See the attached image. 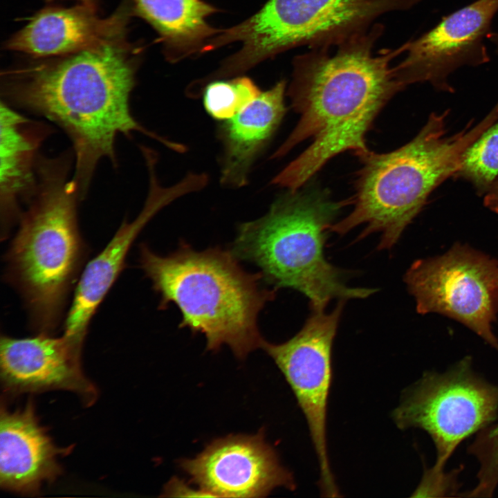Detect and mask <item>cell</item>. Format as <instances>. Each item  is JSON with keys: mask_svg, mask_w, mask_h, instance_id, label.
Listing matches in <instances>:
<instances>
[{"mask_svg": "<svg viewBox=\"0 0 498 498\" xmlns=\"http://www.w3.org/2000/svg\"><path fill=\"white\" fill-rule=\"evenodd\" d=\"M383 26L374 24L331 46H320L295 57L288 95L299 120L272 158L285 156L310 138L311 145L272 181L297 191L331 158L352 151L369 150L366 134L382 108L405 87L391 61L405 51L374 48Z\"/></svg>", "mask_w": 498, "mask_h": 498, "instance_id": "1", "label": "cell"}, {"mask_svg": "<svg viewBox=\"0 0 498 498\" xmlns=\"http://www.w3.org/2000/svg\"><path fill=\"white\" fill-rule=\"evenodd\" d=\"M130 50L127 40L105 44L12 72L5 84L8 100L55 122L70 138L73 180L81 199L101 159L116 165L118 134L140 131L169 148L175 145L145 129L131 113L136 65Z\"/></svg>", "mask_w": 498, "mask_h": 498, "instance_id": "2", "label": "cell"}, {"mask_svg": "<svg viewBox=\"0 0 498 498\" xmlns=\"http://www.w3.org/2000/svg\"><path fill=\"white\" fill-rule=\"evenodd\" d=\"M64 158L37 159L36 185L5 255V278L20 294L37 332L59 326L87 248L77 220V186Z\"/></svg>", "mask_w": 498, "mask_h": 498, "instance_id": "3", "label": "cell"}, {"mask_svg": "<svg viewBox=\"0 0 498 498\" xmlns=\"http://www.w3.org/2000/svg\"><path fill=\"white\" fill-rule=\"evenodd\" d=\"M232 251L219 248L196 251L186 243L170 255L140 247V266L160 295L159 308L170 302L181 313L179 327L206 338V349L226 345L243 359L261 348L257 317L275 298L276 288L261 286V274L243 270Z\"/></svg>", "mask_w": 498, "mask_h": 498, "instance_id": "4", "label": "cell"}, {"mask_svg": "<svg viewBox=\"0 0 498 498\" xmlns=\"http://www.w3.org/2000/svg\"><path fill=\"white\" fill-rule=\"evenodd\" d=\"M449 111L432 113L418 133L385 154L370 150L360 156L353 209L329 231L344 234L365 225L358 239L380 233L378 249H391L421 212L431 192L458 172L467 149L498 120V102L476 125L447 136Z\"/></svg>", "mask_w": 498, "mask_h": 498, "instance_id": "5", "label": "cell"}, {"mask_svg": "<svg viewBox=\"0 0 498 498\" xmlns=\"http://www.w3.org/2000/svg\"><path fill=\"white\" fill-rule=\"evenodd\" d=\"M348 204L351 199L333 201L320 192L289 190L264 216L239 225L231 251L257 266L273 288L304 294L311 311H324L333 299L367 298L377 289L347 286L324 253L330 227Z\"/></svg>", "mask_w": 498, "mask_h": 498, "instance_id": "6", "label": "cell"}, {"mask_svg": "<svg viewBox=\"0 0 498 498\" xmlns=\"http://www.w3.org/2000/svg\"><path fill=\"white\" fill-rule=\"evenodd\" d=\"M424 0H268L254 15L221 30L214 50L239 42L241 47L223 62V77L237 75L261 62L301 46H331L365 31L378 17L407 10Z\"/></svg>", "mask_w": 498, "mask_h": 498, "instance_id": "7", "label": "cell"}, {"mask_svg": "<svg viewBox=\"0 0 498 498\" xmlns=\"http://www.w3.org/2000/svg\"><path fill=\"white\" fill-rule=\"evenodd\" d=\"M498 415V387L477 376L465 358L443 374L425 373L403 393L392 413L401 430L427 432L436 450L434 466L421 481L441 485L448 478L446 462L465 439L489 426Z\"/></svg>", "mask_w": 498, "mask_h": 498, "instance_id": "8", "label": "cell"}, {"mask_svg": "<svg viewBox=\"0 0 498 498\" xmlns=\"http://www.w3.org/2000/svg\"><path fill=\"white\" fill-rule=\"evenodd\" d=\"M404 281L418 313L454 319L498 351L492 330L498 314V261L456 243L443 255L415 261Z\"/></svg>", "mask_w": 498, "mask_h": 498, "instance_id": "9", "label": "cell"}, {"mask_svg": "<svg viewBox=\"0 0 498 498\" xmlns=\"http://www.w3.org/2000/svg\"><path fill=\"white\" fill-rule=\"evenodd\" d=\"M344 302L338 301L329 313L311 311L301 330L287 341L264 340L261 346L282 373L304 415L319 464L320 492L326 497L340 496L329 463L326 422L333 344Z\"/></svg>", "mask_w": 498, "mask_h": 498, "instance_id": "10", "label": "cell"}, {"mask_svg": "<svg viewBox=\"0 0 498 498\" xmlns=\"http://www.w3.org/2000/svg\"><path fill=\"white\" fill-rule=\"evenodd\" d=\"M498 0H475L442 18L430 30L404 44V59L394 66L405 88L429 83L452 93L449 78L463 66L477 67L490 60L485 40L492 32Z\"/></svg>", "mask_w": 498, "mask_h": 498, "instance_id": "11", "label": "cell"}, {"mask_svg": "<svg viewBox=\"0 0 498 498\" xmlns=\"http://www.w3.org/2000/svg\"><path fill=\"white\" fill-rule=\"evenodd\" d=\"M179 465L212 497H264L276 488H296L293 474L282 465L263 432L216 439Z\"/></svg>", "mask_w": 498, "mask_h": 498, "instance_id": "12", "label": "cell"}, {"mask_svg": "<svg viewBox=\"0 0 498 498\" xmlns=\"http://www.w3.org/2000/svg\"><path fill=\"white\" fill-rule=\"evenodd\" d=\"M82 350L63 334L54 337L39 333L24 338L1 335L2 383L15 394L71 391L90 405L97 398V390L82 369Z\"/></svg>", "mask_w": 498, "mask_h": 498, "instance_id": "13", "label": "cell"}, {"mask_svg": "<svg viewBox=\"0 0 498 498\" xmlns=\"http://www.w3.org/2000/svg\"><path fill=\"white\" fill-rule=\"evenodd\" d=\"M149 174V194L140 214L133 221L122 222L105 248L84 266L80 274L63 333L79 345H83L91 318L122 270L127 253L140 232L160 210L189 192L184 181L163 187L157 181L155 169H150Z\"/></svg>", "mask_w": 498, "mask_h": 498, "instance_id": "14", "label": "cell"}, {"mask_svg": "<svg viewBox=\"0 0 498 498\" xmlns=\"http://www.w3.org/2000/svg\"><path fill=\"white\" fill-rule=\"evenodd\" d=\"M128 10L100 17L94 4L48 7L6 42V48L36 57L65 56L127 40Z\"/></svg>", "mask_w": 498, "mask_h": 498, "instance_id": "15", "label": "cell"}, {"mask_svg": "<svg viewBox=\"0 0 498 498\" xmlns=\"http://www.w3.org/2000/svg\"><path fill=\"white\" fill-rule=\"evenodd\" d=\"M71 447H57L42 427L32 401L0 418V484L17 493L34 495L61 474L58 457Z\"/></svg>", "mask_w": 498, "mask_h": 498, "instance_id": "16", "label": "cell"}, {"mask_svg": "<svg viewBox=\"0 0 498 498\" xmlns=\"http://www.w3.org/2000/svg\"><path fill=\"white\" fill-rule=\"evenodd\" d=\"M286 82L281 80L264 91L245 109L219 127L223 146L221 181L241 187L250 168L282 120Z\"/></svg>", "mask_w": 498, "mask_h": 498, "instance_id": "17", "label": "cell"}, {"mask_svg": "<svg viewBox=\"0 0 498 498\" xmlns=\"http://www.w3.org/2000/svg\"><path fill=\"white\" fill-rule=\"evenodd\" d=\"M39 127L1 101L0 105V205L1 239L8 237L21 213L19 199H29L37 181Z\"/></svg>", "mask_w": 498, "mask_h": 498, "instance_id": "18", "label": "cell"}, {"mask_svg": "<svg viewBox=\"0 0 498 498\" xmlns=\"http://www.w3.org/2000/svg\"><path fill=\"white\" fill-rule=\"evenodd\" d=\"M131 1L137 15L160 35L165 55L172 61L202 53L221 30L208 23L216 10L202 0Z\"/></svg>", "mask_w": 498, "mask_h": 498, "instance_id": "19", "label": "cell"}, {"mask_svg": "<svg viewBox=\"0 0 498 498\" xmlns=\"http://www.w3.org/2000/svg\"><path fill=\"white\" fill-rule=\"evenodd\" d=\"M456 176L469 181L481 194L498 181V120L467 149Z\"/></svg>", "mask_w": 498, "mask_h": 498, "instance_id": "20", "label": "cell"}, {"mask_svg": "<svg viewBox=\"0 0 498 498\" xmlns=\"http://www.w3.org/2000/svg\"><path fill=\"white\" fill-rule=\"evenodd\" d=\"M261 93L255 83L247 77L216 81L206 86L203 104L212 118L226 120L241 111Z\"/></svg>", "mask_w": 498, "mask_h": 498, "instance_id": "21", "label": "cell"}, {"mask_svg": "<svg viewBox=\"0 0 498 498\" xmlns=\"http://www.w3.org/2000/svg\"><path fill=\"white\" fill-rule=\"evenodd\" d=\"M468 451L475 456L480 468L477 484L463 496L492 497L498 485V423L481 430Z\"/></svg>", "mask_w": 498, "mask_h": 498, "instance_id": "22", "label": "cell"}, {"mask_svg": "<svg viewBox=\"0 0 498 498\" xmlns=\"http://www.w3.org/2000/svg\"><path fill=\"white\" fill-rule=\"evenodd\" d=\"M164 495L167 497H212L211 495L202 489H194L185 481L178 478H172L164 488Z\"/></svg>", "mask_w": 498, "mask_h": 498, "instance_id": "23", "label": "cell"}, {"mask_svg": "<svg viewBox=\"0 0 498 498\" xmlns=\"http://www.w3.org/2000/svg\"><path fill=\"white\" fill-rule=\"evenodd\" d=\"M483 203L490 210L498 213V181L485 194Z\"/></svg>", "mask_w": 498, "mask_h": 498, "instance_id": "24", "label": "cell"}, {"mask_svg": "<svg viewBox=\"0 0 498 498\" xmlns=\"http://www.w3.org/2000/svg\"><path fill=\"white\" fill-rule=\"evenodd\" d=\"M495 46V52L498 55V32L492 31L488 39Z\"/></svg>", "mask_w": 498, "mask_h": 498, "instance_id": "25", "label": "cell"}, {"mask_svg": "<svg viewBox=\"0 0 498 498\" xmlns=\"http://www.w3.org/2000/svg\"><path fill=\"white\" fill-rule=\"evenodd\" d=\"M49 1H51V0H49ZM78 1H80L81 3L94 4V0H78Z\"/></svg>", "mask_w": 498, "mask_h": 498, "instance_id": "26", "label": "cell"}, {"mask_svg": "<svg viewBox=\"0 0 498 498\" xmlns=\"http://www.w3.org/2000/svg\"><path fill=\"white\" fill-rule=\"evenodd\" d=\"M456 489H457V488H456H456L454 489V490L451 493L452 495L454 494V492H456ZM413 494H414V495L416 496V497H421V496L417 495L415 493V491L413 492ZM448 496H450V495H448Z\"/></svg>", "mask_w": 498, "mask_h": 498, "instance_id": "27", "label": "cell"}]
</instances>
